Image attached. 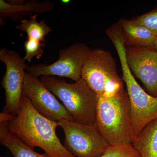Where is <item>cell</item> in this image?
<instances>
[{
    "label": "cell",
    "instance_id": "obj_1",
    "mask_svg": "<svg viewBox=\"0 0 157 157\" xmlns=\"http://www.w3.org/2000/svg\"><path fill=\"white\" fill-rule=\"evenodd\" d=\"M7 123L9 131L31 148L40 147L50 157H75L57 136L58 122L41 115L23 93L17 115Z\"/></svg>",
    "mask_w": 157,
    "mask_h": 157
},
{
    "label": "cell",
    "instance_id": "obj_2",
    "mask_svg": "<svg viewBox=\"0 0 157 157\" xmlns=\"http://www.w3.org/2000/svg\"><path fill=\"white\" fill-rule=\"evenodd\" d=\"M95 126L113 146L132 144L131 104L127 90L114 95L98 96Z\"/></svg>",
    "mask_w": 157,
    "mask_h": 157
},
{
    "label": "cell",
    "instance_id": "obj_3",
    "mask_svg": "<svg viewBox=\"0 0 157 157\" xmlns=\"http://www.w3.org/2000/svg\"><path fill=\"white\" fill-rule=\"evenodd\" d=\"M39 79L62 101L73 121L95 126L98 96L82 78L72 83L56 76H42Z\"/></svg>",
    "mask_w": 157,
    "mask_h": 157
},
{
    "label": "cell",
    "instance_id": "obj_4",
    "mask_svg": "<svg viewBox=\"0 0 157 157\" xmlns=\"http://www.w3.org/2000/svg\"><path fill=\"white\" fill-rule=\"evenodd\" d=\"M111 42L120 61L122 79L126 85L130 100L133 141L147 124L157 119V98L146 93L135 79L127 63L125 45L122 36H114Z\"/></svg>",
    "mask_w": 157,
    "mask_h": 157
},
{
    "label": "cell",
    "instance_id": "obj_5",
    "mask_svg": "<svg viewBox=\"0 0 157 157\" xmlns=\"http://www.w3.org/2000/svg\"><path fill=\"white\" fill-rule=\"evenodd\" d=\"M81 78L98 96L111 97L124 88L118 75L115 59L102 48L91 51L82 67Z\"/></svg>",
    "mask_w": 157,
    "mask_h": 157
},
{
    "label": "cell",
    "instance_id": "obj_6",
    "mask_svg": "<svg viewBox=\"0 0 157 157\" xmlns=\"http://www.w3.org/2000/svg\"><path fill=\"white\" fill-rule=\"evenodd\" d=\"M65 135L64 146L75 157H100L109 144L95 126L74 121L58 122Z\"/></svg>",
    "mask_w": 157,
    "mask_h": 157
},
{
    "label": "cell",
    "instance_id": "obj_7",
    "mask_svg": "<svg viewBox=\"0 0 157 157\" xmlns=\"http://www.w3.org/2000/svg\"><path fill=\"white\" fill-rule=\"evenodd\" d=\"M91 50L84 43H74L60 49L59 59L53 63L29 66L27 73L37 78L42 76H57L78 81L81 78L82 67Z\"/></svg>",
    "mask_w": 157,
    "mask_h": 157
},
{
    "label": "cell",
    "instance_id": "obj_8",
    "mask_svg": "<svg viewBox=\"0 0 157 157\" xmlns=\"http://www.w3.org/2000/svg\"><path fill=\"white\" fill-rule=\"evenodd\" d=\"M0 60L6 67L2 81L6 98L4 112L16 116L20 107L25 70L29 66L17 52L5 48L0 50Z\"/></svg>",
    "mask_w": 157,
    "mask_h": 157
},
{
    "label": "cell",
    "instance_id": "obj_9",
    "mask_svg": "<svg viewBox=\"0 0 157 157\" xmlns=\"http://www.w3.org/2000/svg\"><path fill=\"white\" fill-rule=\"evenodd\" d=\"M23 93L30 101L34 108L48 119L57 122L63 120L73 121L63 105L40 79L30 76L27 72Z\"/></svg>",
    "mask_w": 157,
    "mask_h": 157
},
{
    "label": "cell",
    "instance_id": "obj_10",
    "mask_svg": "<svg viewBox=\"0 0 157 157\" xmlns=\"http://www.w3.org/2000/svg\"><path fill=\"white\" fill-rule=\"evenodd\" d=\"M128 64L151 95L157 98V50L126 46Z\"/></svg>",
    "mask_w": 157,
    "mask_h": 157
},
{
    "label": "cell",
    "instance_id": "obj_11",
    "mask_svg": "<svg viewBox=\"0 0 157 157\" xmlns=\"http://www.w3.org/2000/svg\"><path fill=\"white\" fill-rule=\"evenodd\" d=\"M53 3L48 1L41 2L38 0L25 1L19 5H12L6 1L0 0V25L5 24V20L11 18L13 21L25 19L34 14H45L53 11Z\"/></svg>",
    "mask_w": 157,
    "mask_h": 157
},
{
    "label": "cell",
    "instance_id": "obj_12",
    "mask_svg": "<svg viewBox=\"0 0 157 157\" xmlns=\"http://www.w3.org/2000/svg\"><path fill=\"white\" fill-rule=\"evenodd\" d=\"M118 23L126 46L134 48L154 47L157 37L148 29L135 23L132 19L121 18Z\"/></svg>",
    "mask_w": 157,
    "mask_h": 157
},
{
    "label": "cell",
    "instance_id": "obj_13",
    "mask_svg": "<svg viewBox=\"0 0 157 157\" xmlns=\"http://www.w3.org/2000/svg\"><path fill=\"white\" fill-rule=\"evenodd\" d=\"M132 144L140 157H157V119L147 124Z\"/></svg>",
    "mask_w": 157,
    "mask_h": 157
},
{
    "label": "cell",
    "instance_id": "obj_14",
    "mask_svg": "<svg viewBox=\"0 0 157 157\" xmlns=\"http://www.w3.org/2000/svg\"><path fill=\"white\" fill-rule=\"evenodd\" d=\"M8 122L0 125V143L9 150L14 157H50L47 154H40L23 142L9 131Z\"/></svg>",
    "mask_w": 157,
    "mask_h": 157
},
{
    "label": "cell",
    "instance_id": "obj_15",
    "mask_svg": "<svg viewBox=\"0 0 157 157\" xmlns=\"http://www.w3.org/2000/svg\"><path fill=\"white\" fill-rule=\"evenodd\" d=\"M37 14H34L29 17V19L22 20L15 28L27 34V38L45 43V37L51 32L52 29L44 20L39 22L37 20Z\"/></svg>",
    "mask_w": 157,
    "mask_h": 157
},
{
    "label": "cell",
    "instance_id": "obj_16",
    "mask_svg": "<svg viewBox=\"0 0 157 157\" xmlns=\"http://www.w3.org/2000/svg\"><path fill=\"white\" fill-rule=\"evenodd\" d=\"M45 45L44 42L27 38V40L24 43L25 55L23 57L24 60L31 62L35 57L38 59H41L45 53L43 48Z\"/></svg>",
    "mask_w": 157,
    "mask_h": 157
},
{
    "label": "cell",
    "instance_id": "obj_17",
    "mask_svg": "<svg viewBox=\"0 0 157 157\" xmlns=\"http://www.w3.org/2000/svg\"><path fill=\"white\" fill-rule=\"evenodd\" d=\"M100 157H140L132 144L121 146L109 145L103 155Z\"/></svg>",
    "mask_w": 157,
    "mask_h": 157
},
{
    "label": "cell",
    "instance_id": "obj_18",
    "mask_svg": "<svg viewBox=\"0 0 157 157\" xmlns=\"http://www.w3.org/2000/svg\"><path fill=\"white\" fill-rule=\"evenodd\" d=\"M132 20L135 23L148 29L157 37V6L151 11Z\"/></svg>",
    "mask_w": 157,
    "mask_h": 157
},
{
    "label": "cell",
    "instance_id": "obj_19",
    "mask_svg": "<svg viewBox=\"0 0 157 157\" xmlns=\"http://www.w3.org/2000/svg\"><path fill=\"white\" fill-rule=\"evenodd\" d=\"M15 116L4 112L1 113L0 114V123L8 122L9 121L13 119Z\"/></svg>",
    "mask_w": 157,
    "mask_h": 157
},
{
    "label": "cell",
    "instance_id": "obj_20",
    "mask_svg": "<svg viewBox=\"0 0 157 157\" xmlns=\"http://www.w3.org/2000/svg\"><path fill=\"white\" fill-rule=\"evenodd\" d=\"M154 48H155V49L157 50V39L156 41H155V42Z\"/></svg>",
    "mask_w": 157,
    "mask_h": 157
},
{
    "label": "cell",
    "instance_id": "obj_21",
    "mask_svg": "<svg viewBox=\"0 0 157 157\" xmlns=\"http://www.w3.org/2000/svg\"><path fill=\"white\" fill-rule=\"evenodd\" d=\"M1 157H4V156H1Z\"/></svg>",
    "mask_w": 157,
    "mask_h": 157
}]
</instances>
